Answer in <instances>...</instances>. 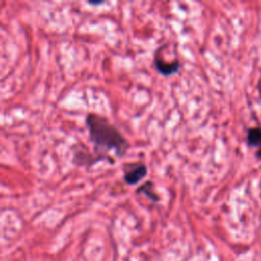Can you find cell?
<instances>
[{"mask_svg": "<svg viewBox=\"0 0 261 261\" xmlns=\"http://www.w3.org/2000/svg\"><path fill=\"white\" fill-rule=\"evenodd\" d=\"M86 124L89 129L90 141L94 145L97 155L109 151H113L118 158L125 155L129 143L108 118L91 112L86 117Z\"/></svg>", "mask_w": 261, "mask_h": 261, "instance_id": "1", "label": "cell"}, {"mask_svg": "<svg viewBox=\"0 0 261 261\" xmlns=\"http://www.w3.org/2000/svg\"><path fill=\"white\" fill-rule=\"evenodd\" d=\"M248 144L252 147H258L257 156L261 158V127H254L248 130Z\"/></svg>", "mask_w": 261, "mask_h": 261, "instance_id": "4", "label": "cell"}, {"mask_svg": "<svg viewBox=\"0 0 261 261\" xmlns=\"http://www.w3.org/2000/svg\"><path fill=\"white\" fill-rule=\"evenodd\" d=\"M123 180L130 186L137 185L147 175V166L141 162L127 163L123 167Z\"/></svg>", "mask_w": 261, "mask_h": 261, "instance_id": "2", "label": "cell"}, {"mask_svg": "<svg viewBox=\"0 0 261 261\" xmlns=\"http://www.w3.org/2000/svg\"><path fill=\"white\" fill-rule=\"evenodd\" d=\"M154 185L152 181H146L144 185H142L138 190H137V194H144L146 197H148L151 201L153 202H158L159 201V197L158 195L154 192L153 190Z\"/></svg>", "mask_w": 261, "mask_h": 261, "instance_id": "5", "label": "cell"}, {"mask_svg": "<svg viewBox=\"0 0 261 261\" xmlns=\"http://www.w3.org/2000/svg\"><path fill=\"white\" fill-rule=\"evenodd\" d=\"M154 64L157 71H159L161 74L165 76L175 73L180 67V63L178 60H174L172 62H166L164 59L160 58L158 55H156L154 58Z\"/></svg>", "mask_w": 261, "mask_h": 261, "instance_id": "3", "label": "cell"}]
</instances>
